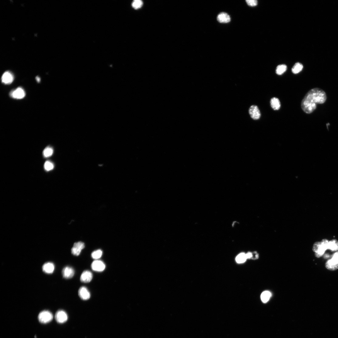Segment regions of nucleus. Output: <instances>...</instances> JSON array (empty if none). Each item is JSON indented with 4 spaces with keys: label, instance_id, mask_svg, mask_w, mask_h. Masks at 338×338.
I'll use <instances>...</instances> for the list:
<instances>
[{
    "label": "nucleus",
    "instance_id": "obj_1",
    "mask_svg": "<svg viewBox=\"0 0 338 338\" xmlns=\"http://www.w3.org/2000/svg\"><path fill=\"white\" fill-rule=\"evenodd\" d=\"M326 99L325 92L319 88L310 90L306 95L301 102V107L306 114L312 113L316 108L317 104L324 103Z\"/></svg>",
    "mask_w": 338,
    "mask_h": 338
},
{
    "label": "nucleus",
    "instance_id": "obj_2",
    "mask_svg": "<svg viewBox=\"0 0 338 338\" xmlns=\"http://www.w3.org/2000/svg\"><path fill=\"white\" fill-rule=\"evenodd\" d=\"M328 240L325 239L321 242H317L314 244L313 250L315 252V255L317 258L322 257L325 251L329 249Z\"/></svg>",
    "mask_w": 338,
    "mask_h": 338
},
{
    "label": "nucleus",
    "instance_id": "obj_3",
    "mask_svg": "<svg viewBox=\"0 0 338 338\" xmlns=\"http://www.w3.org/2000/svg\"><path fill=\"white\" fill-rule=\"evenodd\" d=\"M38 318L39 321L41 323H49L53 320V315L50 312L44 311L39 313Z\"/></svg>",
    "mask_w": 338,
    "mask_h": 338
},
{
    "label": "nucleus",
    "instance_id": "obj_4",
    "mask_svg": "<svg viewBox=\"0 0 338 338\" xmlns=\"http://www.w3.org/2000/svg\"><path fill=\"white\" fill-rule=\"evenodd\" d=\"M249 112L251 118L254 120H258L261 117V112L257 106H251L249 109Z\"/></svg>",
    "mask_w": 338,
    "mask_h": 338
},
{
    "label": "nucleus",
    "instance_id": "obj_5",
    "mask_svg": "<svg viewBox=\"0 0 338 338\" xmlns=\"http://www.w3.org/2000/svg\"><path fill=\"white\" fill-rule=\"evenodd\" d=\"M91 268L94 271L98 272L103 271L105 269L106 265L104 263L101 261L96 260L92 263Z\"/></svg>",
    "mask_w": 338,
    "mask_h": 338
},
{
    "label": "nucleus",
    "instance_id": "obj_6",
    "mask_svg": "<svg viewBox=\"0 0 338 338\" xmlns=\"http://www.w3.org/2000/svg\"><path fill=\"white\" fill-rule=\"evenodd\" d=\"M85 247V244L83 242L80 241L75 243L71 249V253L74 255L78 256Z\"/></svg>",
    "mask_w": 338,
    "mask_h": 338
},
{
    "label": "nucleus",
    "instance_id": "obj_7",
    "mask_svg": "<svg viewBox=\"0 0 338 338\" xmlns=\"http://www.w3.org/2000/svg\"><path fill=\"white\" fill-rule=\"evenodd\" d=\"M10 95L14 98L20 99L24 97L26 94L25 91L22 88L19 87L12 91Z\"/></svg>",
    "mask_w": 338,
    "mask_h": 338
},
{
    "label": "nucleus",
    "instance_id": "obj_8",
    "mask_svg": "<svg viewBox=\"0 0 338 338\" xmlns=\"http://www.w3.org/2000/svg\"><path fill=\"white\" fill-rule=\"evenodd\" d=\"M55 317L56 321L59 323H64L68 319L67 313L63 310L57 311L55 315Z\"/></svg>",
    "mask_w": 338,
    "mask_h": 338
},
{
    "label": "nucleus",
    "instance_id": "obj_9",
    "mask_svg": "<svg viewBox=\"0 0 338 338\" xmlns=\"http://www.w3.org/2000/svg\"><path fill=\"white\" fill-rule=\"evenodd\" d=\"M326 268L330 271H335L338 269V260L333 258L328 261L326 263Z\"/></svg>",
    "mask_w": 338,
    "mask_h": 338
},
{
    "label": "nucleus",
    "instance_id": "obj_10",
    "mask_svg": "<svg viewBox=\"0 0 338 338\" xmlns=\"http://www.w3.org/2000/svg\"><path fill=\"white\" fill-rule=\"evenodd\" d=\"M14 77L13 74L9 71H7L3 75L2 80V83L5 84H11L14 80Z\"/></svg>",
    "mask_w": 338,
    "mask_h": 338
},
{
    "label": "nucleus",
    "instance_id": "obj_11",
    "mask_svg": "<svg viewBox=\"0 0 338 338\" xmlns=\"http://www.w3.org/2000/svg\"><path fill=\"white\" fill-rule=\"evenodd\" d=\"M78 294L80 298L84 300H88L90 296V292L87 288L84 286L81 287L79 289Z\"/></svg>",
    "mask_w": 338,
    "mask_h": 338
},
{
    "label": "nucleus",
    "instance_id": "obj_12",
    "mask_svg": "<svg viewBox=\"0 0 338 338\" xmlns=\"http://www.w3.org/2000/svg\"><path fill=\"white\" fill-rule=\"evenodd\" d=\"M93 278L92 273L89 271H84L81 275L80 280L82 282L87 283L90 282Z\"/></svg>",
    "mask_w": 338,
    "mask_h": 338
},
{
    "label": "nucleus",
    "instance_id": "obj_13",
    "mask_svg": "<svg viewBox=\"0 0 338 338\" xmlns=\"http://www.w3.org/2000/svg\"><path fill=\"white\" fill-rule=\"evenodd\" d=\"M62 274L63 277L64 278L70 279L73 277L74 275L75 271L72 268L69 267H67L63 269Z\"/></svg>",
    "mask_w": 338,
    "mask_h": 338
},
{
    "label": "nucleus",
    "instance_id": "obj_14",
    "mask_svg": "<svg viewBox=\"0 0 338 338\" xmlns=\"http://www.w3.org/2000/svg\"><path fill=\"white\" fill-rule=\"evenodd\" d=\"M217 20L220 23H226L230 21V17L227 13L222 12L220 13L217 16Z\"/></svg>",
    "mask_w": 338,
    "mask_h": 338
},
{
    "label": "nucleus",
    "instance_id": "obj_15",
    "mask_svg": "<svg viewBox=\"0 0 338 338\" xmlns=\"http://www.w3.org/2000/svg\"><path fill=\"white\" fill-rule=\"evenodd\" d=\"M43 270L46 273H52L55 270L54 265L53 263L50 262L46 263L43 265Z\"/></svg>",
    "mask_w": 338,
    "mask_h": 338
},
{
    "label": "nucleus",
    "instance_id": "obj_16",
    "mask_svg": "<svg viewBox=\"0 0 338 338\" xmlns=\"http://www.w3.org/2000/svg\"><path fill=\"white\" fill-rule=\"evenodd\" d=\"M271 105L274 110H279L281 107V103L279 99L276 97L272 98L270 101Z\"/></svg>",
    "mask_w": 338,
    "mask_h": 338
},
{
    "label": "nucleus",
    "instance_id": "obj_17",
    "mask_svg": "<svg viewBox=\"0 0 338 338\" xmlns=\"http://www.w3.org/2000/svg\"><path fill=\"white\" fill-rule=\"evenodd\" d=\"M329 249L333 251H338V241L335 239L329 242Z\"/></svg>",
    "mask_w": 338,
    "mask_h": 338
},
{
    "label": "nucleus",
    "instance_id": "obj_18",
    "mask_svg": "<svg viewBox=\"0 0 338 338\" xmlns=\"http://www.w3.org/2000/svg\"><path fill=\"white\" fill-rule=\"evenodd\" d=\"M303 66L301 63H296L292 69V71L294 74H298L302 70Z\"/></svg>",
    "mask_w": 338,
    "mask_h": 338
},
{
    "label": "nucleus",
    "instance_id": "obj_19",
    "mask_svg": "<svg viewBox=\"0 0 338 338\" xmlns=\"http://www.w3.org/2000/svg\"><path fill=\"white\" fill-rule=\"evenodd\" d=\"M287 67L286 65L284 64L280 65L276 67V73L279 75L283 74L286 71Z\"/></svg>",
    "mask_w": 338,
    "mask_h": 338
},
{
    "label": "nucleus",
    "instance_id": "obj_20",
    "mask_svg": "<svg viewBox=\"0 0 338 338\" xmlns=\"http://www.w3.org/2000/svg\"><path fill=\"white\" fill-rule=\"evenodd\" d=\"M271 293L268 291L263 292L261 295V299L264 303L267 302L269 300L271 296Z\"/></svg>",
    "mask_w": 338,
    "mask_h": 338
},
{
    "label": "nucleus",
    "instance_id": "obj_21",
    "mask_svg": "<svg viewBox=\"0 0 338 338\" xmlns=\"http://www.w3.org/2000/svg\"><path fill=\"white\" fill-rule=\"evenodd\" d=\"M246 254L242 253L238 254L236 258V261L237 263H242L244 262L247 260Z\"/></svg>",
    "mask_w": 338,
    "mask_h": 338
},
{
    "label": "nucleus",
    "instance_id": "obj_22",
    "mask_svg": "<svg viewBox=\"0 0 338 338\" xmlns=\"http://www.w3.org/2000/svg\"><path fill=\"white\" fill-rule=\"evenodd\" d=\"M102 254V251L101 250H98L94 251L91 254L92 258L97 260L100 258Z\"/></svg>",
    "mask_w": 338,
    "mask_h": 338
},
{
    "label": "nucleus",
    "instance_id": "obj_23",
    "mask_svg": "<svg viewBox=\"0 0 338 338\" xmlns=\"http://www.w3.org/2000/svg\"><path fill=\"white\" fill-rule=\"evenodd\" d=\"M53 150L52 148L48 147L46 148L43 152V154L45 157L47 158L52 156L53 153Z\"/></svg>",
    "mask_w": 338,
    "mask_h": 338
},
{
    "label": "nucleus",
    "instance_id": "obj_24",
    "mask_svg": "<svg viewBox=\"0 0 338 338\" xmlns=\"http://www.w3.org/2000/svg\"><path fill=\"white\" fill-rule=\"evenodd\" d=\"M143 5L142 2L140 0H135L132 3V7L135 9L140 8Z\"/></svg>",
    "mask_w": 338,
    "mask_h": 338
},
{
    "label": "nucleus",
    "instance_id": "obj_25",
    "mask_svg": "<svg viewBox=\"0 0 338 338\" xmlns=\"http://www.w3.org/2000/svg\"><path fill=\"white\" fill-rule=\"evenodd\" d=\"M44 166L45 169L47 171L52 170L54 167L53 163L49 161H46L45 163Z\"/></svg>",
    "mask_w": 338,
    "mask_h": 338
},
{
    "label": "nucleus",
    "instance_id": "obj_26",
    "mask_svg": "<svg viewBox=\"0 0 338 338\" xmlns=\"http://www.w3.org/2000/svg\"><path fill=\"white\" fill-rule=\"evenodd\" d=\"M247 3L250 6L253 7L257 5L258 4L257 0H247L246 1Z\"/></svg>",
    "mask_w": 338,
    "mask_h": 338
},
{
    "label": "nucleus",
    "instance_id": "obj_27",
    "mask_svg": "<svg viewBox=\"0 0 338 338\" xmlns=\"http://www.w3.org/2000/svg\"><path fill=\"white\" fill-rule=\"evenodd\" d=\"M252 256L251 259L253 260H257L259 258L258 254L256 252H254L252 253Z\"/></svg>",
    "mask_w": 338,
    "mask_h": 338
},
{
    "label": "nucleus",
    "instance_id": "obj_28",
    "mask_svg": "<svg viewBox=\"0 0 338 338\" xmlns=\"http://www.w3.org/2000/svg\"><path fill=\"white\" fill-rule=\"evenodd\" d=\"M246 256L247 259H251L252 256V253L251 252H248L247 254H246Z\"/></svg>",
    "mask_w": 338,
    "mask_h": 338
},
{
    "label": "nucleus",
    "instance_id": "obj_29",
    "mask_svg": "<svg viewBox=\"0 0 338 338\" xmlns=\"http://www.w3.org/2000/svg\"><path fill=\"white\" fill-rule=\"evenodd\" d=\"M332 258L338 260V251L333 255Z\"/></svg>",
    "mask_w": 338,
    "mask_h": 338
},
{
    "label": "nucleus",
    "instance_id": "obj_30",
    "mask_svg": "<svg viewBox=\"0 0 338 338\" xmlns=\"http://www.w3.org/2000/svg\"><path fill=\"white\" fill-rule=\"evenodd\" d=\"M36 79L38 82L39 83L40 80V78L38 77H36Z\"/></svg>",
    "mask_w": 338,
    "mask_h": 338
}]
</instances>
